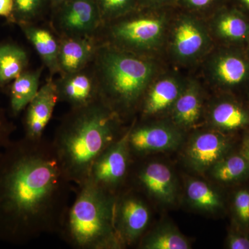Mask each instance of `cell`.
<instances>
[{
  "label": "cell",
  "mask_w": 249,
  "mask_h": 249,
  "mask_svg": "<svg viewBox=\"0 0 249 249\" xmlns=\"http://www.w3.org/2000/svg\"><path fill=\"white\" fill-rule=\"evenodd\" d=\"M151 220L148 205L138 191L129 188L117 196L116 204V230L124 248L140 242Z\"/></svg>",
  "instance_id": "10"
},
{
  "label": "cell",
  "mask_w": 249,
  "mask_h": 249,
  "mask_svg": "<svg viewBox=\"0 0 249 249\" xmlns=\"http://www.w3.org/2000/svg\"><path fill=\"white\" fill-rule=\"evenodd\" d=\"M246 94H247V98H248V101H247V102H248L249 104V86L248 87V88H247V90H246Z\"/></svg>",
  "instance_id": "38"
},
{
  "label": "cell",
  "mask_w": 249,
  "mask_h": 249,
  "mask_svg": "<svg viewBox=\"0 0 249 249\" xmlns=\"http://www.w3.org/2000/svg\"><path fill=\"white\" fill-rule=\"evenodd\" d=\"M29 42L39 54L52 74L60 72L58 66L59 42L48 29L33 23L19 25Z\"/></svg>",
  "instance_id": "21"
},
{
  "label": "cell",
  "mask_w": 249,
  "mask_h": 249,
  "mask_svg": "<svg viewBox=\"0 0 249 249\" xmlns=\"http://www.w3.org/2000/svg\"><path fill=\"white\" fill-rule=\"evenodd\" d=\"M246 49H247V52H248L249 53V39L248 42H247V46H246Z\"/></svg>",
  "instance_id": "39"
},
{
  "label": "cell",
  "mask_w": 249,
  "mask_h": 249,
  "mask_svg": "<svg viewBox=\"0 0 249 249\" xmlns=\"http://www.w3.org/2000/svg\"><path fill=\"white\" fill-rule=\"evenodd\" d=\"M93 37H62L59 42L58 66L61 74L86 68L98 47Z\"/></svg>",
  "instance_id": "20"
},
{
  "label": "cell",
  "mask_w": 249,
  "mask_h": 249,
  "mask_svg": "<svg viewBox=\"0 0 249 249\" xmlns=\"http://www.w3.org/2000/svg\"><path fill=\"white\" fill-rule=\"evenodd\" d=\"M14 11L11 22L20 24L33 23L43 14L49 0H13Z\"/></svg>",
  "instance_id": "27"
},
{
  "label": "cell",
  "mask_w": 249,
  "mask_h": 249,
  "mask_svg": "<svg viewBox=\"0 0 249 249\" xmlns=\"http://www.w3.org/2000/svg\"><path fill=\"white\" fill-rule=\"evenodd\" d=\"M232 147L230 134L211 128L196 131L192 134L185 147V160L196 173H206L230 154Z\"/></svg>",
  "instance_id": "13"
},
{
  "label": "cell",
  "mask_w": 249,
  "mask_h": 249,
  "mask_svg": "<svg viewBox=\"0 0 249 249\" xmlns=\"http://www.w3.org/2000/svg\"><path fill=\"white\" fill-rule=\"evenodd\" d=\"M53 12L54 25L62 37H93L103 26L96 0H67Z\"/></svg>",
  "instance_id": "11"
},
{
  "label": "cell",
  "mask_w": 249,
  "mask_h": 249,
  "mask_svg": "<svg viewBox=\"0 0 249 249\" xmlns=\"http://www.w3.org/2000/svg\"><path fill=\"white\" fill-rule=\"evenodd\" d=\"M29 58L26 51L13 43L0 44V87L14 81L26 71Z\"/></svg>",
  "instance_id": "25"
},
{
  "label": "cell",
  "mask_w": 249,
  "mask_h": 249,
  "mask_svg": "<svg viewBox=\"0 0 249 249\" xmlns=\"http://www.w3.org/2000/svg\"><path fill=\"white\" fill-rule=\"evenodd\" d=\"M188 239L173 224L165 222L145 234L139 242L142 249H188Z\"/></svg>",
  "instance_id": "24"
},
{
  "label": "cell",
  "mask_w": 249,
  "mask_h": 249,
  "mask_svg": "<svg viewBox=\"0 0 249 249\" xmlns=\"http://www.w3.org/2000/svg\"><path fill=\"white\" fill-rule=\"evenodd\" d=\"M183 132L170 120L142 119L129 127L128 143L133 157L176 150L182 143Z\"/></svg>",
  "instance_id": "9"
},
{
  "label": "cell",
  "mask_w": 249,
  "mask_h": 249,
  "mask_svg": "<svg viewBox=\"0 0 249 249\" xmlns=\"http://www.w3.org/2000/svg\"><path fill=\"white\" fill-rule=\"evenodd\" d=\"M14 11L13 0H0V17L6 18L11 22Z\"/></svg>",
  "instance_id": "34"
},
{
  "label": "cell",
  "mask_w": 249,
  "mask_h": 249,
  "mask_svg": "<svg viewBox=\"0 0 249 249\" xmlns=\"http://www.w3.org/2000/svg\"><path fill=\"white\" fill-rule=\"evenodd\" d=\"M128 130L111 144L93 162L87 181L118 196L128 180L133 157L128 143Z\"/></svg>",
  "instance_id": "8"
},
{
  "label": "cell",
  "mask_w": 249,
  "mask_h": 249,
  "mask_svg": "<svg viewBox=\"0 0 249 249\" xmlns=\"http://www.w3.org/2000/svg\"><path fill=\"white\" fill-rule=\"evenodd\" d=\"M14 124H11L0 110V152L11 142V134L14 132Z\"/></svg>",
  "instance_id": "32"
},
{
  "label": "cell",
  "mask_w": 249,
  "mask_h": 249,
  "mask_svg": "<svg viewBox=\"0 0 249 249\" xmlns=\"http://www.w3.org/2000/svg\"><path fill=\"white\" fill-rule=\"evenodd\" d=\"M103 25L129 14L139 7L136 0H96Z\"/></svg>",
  "instance_id": "28"
},
{
  "label": "cell",
  "mask_w": 249,
  "mask_h": 249,
  "mask_svg": "<svg viewBox=\"0 0 249 249\" xmlns=\"http://www.w3.org/2000/svg\"><path fill=\"white\" fill-rule=\"evenodd\" d=\"M41 70L24 71L13 81L10 91V109L17 116L27 108L40 89Z\"/></svg>",
  "instance_id": "22"
},
{
  "label": "cell",
  "mask_w": 249,
  "mask_h": 249,
  "mask_svg": "<svg viewBox=\"0 0 249 249\" xmlns=\"http://www.w3.org/2000/svg\"><path fill=\"white\" fill-rule=\"evenodd\" d=\"M165 67L149 85L139 106L142 119H160L170 111L186 85L188 76Z\"/></svg>",
  "instance_id": "12"
},
{
  "label": "cell",
  "mask_w": 249,
  "mask_h": 249,
  "mask_svg": "<svg viewBox=\"0 0 249 249\" xmlns=\"http://www.w3.org/2000/svg\"><path fill=\"white\" fill-rule=\"evenodd\" d=\"M139 7L160 9L168 6L177 0H136Z\"/></svg>",
  "instance_id": "33"
},
{
  "label": "cell",
  "mask_w": 249,
  "mask_h": 249,
  "mask_svg": "<svg viewBox=\"0 0 249 249\" xmlns=\"http://www.w3.org/2000/svg\"><path fill=\"white\" fill-rule=\"evenodd\" d=\"M205 113V89L199 78L188 76L184 88L168 118L178 128L186 131L199 124Z\"/></svg>",
  "instance_id": "17"
},
{
  "label": "cell",
  "mask_w": 249,
  "mask_h": 249,
  "mask_svg": "<svg viewBox=\"0 0 249 249\" xmlns=\"http://www.w3.org/2000/svg\"><path fill=\"white\" fill-rule=\"evenodd\" d=\"M94 62L100 98L124 121L139 111L149 85L166 67L162 58L105 43L98 46Z\"/></svg>",
  "instance_id": "3"
},
{
  "label": "cell",
  "mask_w": 249,
  "mask_h": 249,
  "mask_svg": "<svg viewBox=\"0 0 249 249\" xmlns=\"http://www.w3.org/2000/svg\"><path fill=\"white\" fill-rule=\"evenodd\" d=\"M248 232L242 231L237 227L231 229L228 234L226 246L229 249H249Z\"/></svg>",
  "instance_id": "31"
},
{
  "label": "cell",
  "mask_w": 249,
  "mask_h": 249,
  "mask_svg": "<svg viewBox=\"0 0 249 249\" xmlns=\"http://www.w3.org/2000/svg\"><path fill=\"white\" fill-rule=\"evenodd\" d=\"M232 219L235 227L249 233V188L237 190L231 201Z\"/></svg>",
  "instance_id": "29"
},
{
  "label": "cell",
  "mask_w": 249,
  "mask_h": 249,
  "mask_svg": "<svg viewBox=\"0 0 249 249\" xmlns=\"http://www.w3.org/2000/svg\"><path fill=\"white\" fill-rule=\"evenodd\" d=\"M214 46L206 19L185 11L173 15L163 59L176 67H193L201 64Z\"/></svg>",
  "instance_id": "6"
},
{
  "label": "cell",
  "mask_w": 249,
  "mask_h": 249,
  "mask_svg": "<svg viewBox=\"0 0 249 249\" xmlns=\"http://www.w3.org/2000/svg\"><path fill=\"white\" fill-rule=\"evenodd\" d=\"M210 128L231 134L249 127V104L236 93L217 92L205 109Z\"/></svg>",
  "instance_id": "14"
},
{
  "label": "cell",
  "mask_w": 249,
  "mask_h": 249,
  "mask_svg": "<svg viewBox=\"0 0 249 249\" xmlns=\"http://www.w3.org/2000/svg\"><path fill=\"white\" fill-rule=\"evenodd\" d=\"M59 101L55 81L49 79L42 85L27 106L24 119L25 138L37 140L43 137V132Z\"/></svg>",
  "instance_id": "18"
},
{
  "label": "cell",
  "mask_w": 249,
  "mask_h": 249,
  "mask_svg": "<svg viewBox=\"0 0 249 249\" xmlns=\"http://www.w3.org/2000/svg\"><path fill=\"white\" fill-rule=\"evenodd\" d=\"M236 1L238 4V6H237V9L241 10L249 17V0H236Z\"/></svg>",
  "instance_id": "36"
},
{
  "label": "cell",
  "mask_w": 249,
  "mask_h": 249,
  "mask_svg": "<svg viewBox=\"0 0 249 249\" xmlns=\"http://www.w3.org/2000/svg\"><path fill=\"white\" fill-rule=\"evenodd\" d=\"M173 14L160 9L138 7L106 24V43L138 55L163 59Z\"/></svg>",
  "instance_id": "5"
},
{
  "label": "cell",
  "mask_w": 249,
  "mask_h": 249,
  "mask_svg": "<svg viewBox=\"0 0 249 249\" xmlns=\"http://www.w3.org/2000/svg\"><path fill=\"white\" fill-rule=\"evenodd\" d=\"M186 194L188 203L198 211L217 213L224 209L222 196L202 180L188 178L186 180Z\"/></svg>",
  "instance_id": "23"
},
{
  "label": "cell",
  "mask_w": 249,
  "mask_h": 249,
  "mask_svg": "<svg viewBox=\"0 0 249 249\" xmlns=\"http://www.w3.org/2000/svg\"><path fill=\"white\" fill-rule=\"evenodd\" d=\"M66 1L67 0H49V6L51 9L53 10Z\"/></svg>",
  "instance_id": "37"
},
{
  "label": "cell",
  "mask_w": 249,
  "mask_h": 249,
  "mask_svg": "<svg viewBox=\"0 0 249 249\" xmlns=\"http://www.w3.org/2000/svg\"><path fill=\"white\" fill-rule=\"evenodd\" d=\"M85 70L62 74L55 82L59 101L69 103L71 108L83 107L100 98L94 73Z\"/></svg>",
  "instance_id": "19"
},
{
  "label": "cell",
  "mask_w": 249,
  "mask_h": 249,
  "mask_svg": "<svg viewBox=\"0 0 249 249\" xmlns=\"http://www.w3.org/2000/svg\"><path fill=\"white\" fill-rule=\"evenodd\" d=\"M124 121L101 98L71 108L58 126L52 144L60 164L73 184L87 181L95 160L127 130Z\"/></svg>",
  "instance_id": "2"
},
{
  "label": "cell",
  "mask_w": 249,
  "mask_h": 249,
  "mask_svg": "<svg viewBox=\"0 0 249 249\" xmlns=\"http://www.w3.org/2000/svg\"><path fill=\"white\" fill-rule=\"evenodd\" d=\"M209 172L217 182L238 183L249 178V162L240 152L230 153L215 163Z\"/></svg>",
  "instance_id": "26"
},
{
  "label": "cell",
  "mask_w": 249,
  "mask_h": 249,
  "mask_svg": "<svg viewBox=\"0 0 249 249\" xmlns=\"http://www.w3.org/2000/svg\"><path fill=\"white\" fill-rule=\"evenodd\" d=\"M72 184L52 142L11 140L0 152V241L22 245L59 234Z\"/></svg>",
  "instance_id": "1"
},
{
  "label": "cell",
  "mask_w": 249,
  "mask_h": 249,
  "mask_svg": "<svg viewBox=\"0 0 249 249\" xmlns=\"http://www.w3.org/2000/svg\"><path fill=\"white\" fill-rule=\"evenodd\" d=\"M214 45L246 47L249 17L237 7L223 6L206 19Z\"/></svg>",
  "instance_id": "16"
},
{
  "label": "cell",
  "mask_w": 249,
  "mask_h": 249,
  "mask_svg": "<svg viewBox=\"0 0 249 249\" xmlns=\"http://www.w3.org/2000/svg\"><path fill=\"white\" fill-rule=\"evenodd\" d=\"M117 196L89 181L78 186L59 235L76 249H124L116 230Z\"/></svg>",
  "instance_id": "4"
},
{
  "label": "cell",
  "mask_w": 249,
  "mask_h": 249,
  "mask_svg": "<svg viewBox=\"0 0 249 249\" xmlns=\"http://www.w3.org/2000/svg\"><path fill=\"white\" fill-rule=\"evenodd\" d=\"M178 1L188 12L205 18L206 12L213 9L219 0H177Z\"/></svg>",
  "instance_id": "30"
},
{
  "label": "cell",
  "mask_w": 249,
  "mask_h": 249,
  "mask_svg": "<svg viewBox=\"0 0 249 249\" xmlns=\"http://www.w3.org/2000/svg\"><path fill=\"white\" fill-rule=\"evenodd\" d=\"M129 178L152 199L161 204H175L178 197V184L173 170L161 162L150 161L137 167Z\"/></svg>",
  "instance_id": "15"
},
{
  "label": "cell",
  "mask_w": 249,
  "mask_h": 249,
  "mask_svg": "<svg viewBox=\"0 0 249 249\" xmlns=\"http://www.w3.org/2000/svg\"><path fill=\"white\" fill-rule=\"evenodd\" d=\"M241 155L249 162V127L246 129L240 150Z\"/></svg>",
  "instance_id": "35"
},
{
  "label": "cell",
  "mask_w": 249,
  "mask_h": 249,
  "mask_svg": "<svg viewBox=\"0 0 249 249\" xmlns=\"http://www.w3.org/2000/svg\"><path fill=\"white\" fill-rule=\"evenodd\" d=\"M201 64L203 80L217 92L237 94L249 86L246 47L215 45Z\"/></svg>",
  "instance_id": "7"
}]
</instances>
